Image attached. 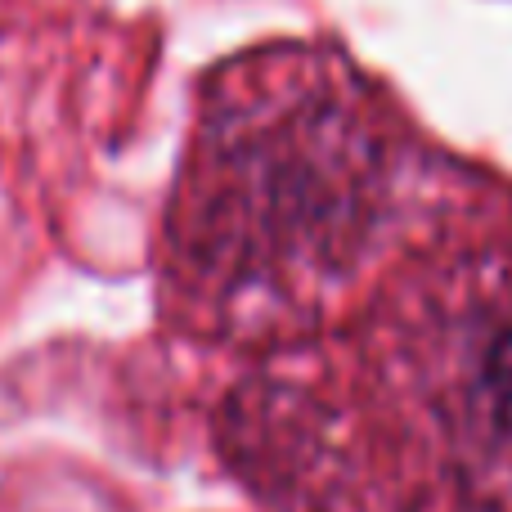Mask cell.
<instances>
[{
	"label": "cell",
	"mask_w": 512,
	"mask_h": 512,
	"mask_svg": "<svg viewBox=\"0 0 512 512\" xmlns=\"http://www.w3.org/2000/svg\"><path fill=\"white\" fill-rule=\"evenodd\" d=\"M459 396L472 423L512 450V324H495L468 346Z\"/></svg>",
	"instance_id": "cell-1"
}]
</instances>
